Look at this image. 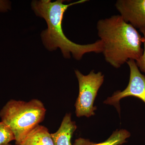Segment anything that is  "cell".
<instances>
[{"instance_id": "cell-9", "label": "cell", "mask_w": 145, "mask_h": 145, "mask_svg": "<svg viewBox=\"0 0 145 145\" xmlns=\"http://www.w3.org/2000/svg\"><path fill=\"white\" fill-rule=\"evenodd\" d=\"M131 133L125 129H117L114 131L107 140L100 143L90 142L88 139L79 138L75 140L73 145H121L126 142Z\"/></svg>"}, {"instance_id": "cell-8", "label": "cell", "mask_w": 145, "mask_h": 145, "mask_svg": "<svg viewBox=\"0 0 145 145\" xmlns=\"http://www.w3.org/2000/svg\"><path fill=\"white\" fill-rule=\"evenodd\" d=\"M16 145H54L53 140L46 127L38 125L29 131Z\"/></svg>"}, {"instance_id": "cell-5", "label": "cell", "mask_w": 145, "mask_h": 145, "mask_svg": "<svg viewBox=\"0 0 145 145\" xmlns=\"http://www.w3.org/2000/svg\"><path fill=\"white\" fill-rule=\"evenodd\" d=\"M130 69L129 82L123 91H117L112 96L108 97L104 103L115 106L120 112L119 101L128 96L137 97L145 104V75H143L137 67L135 61L129 60L127 62Z\"/></svg>"}, {"instance_id": "cell-2", "label": "cell", "mask_w": 145, "mask_h": 145, "mask_svg": "<svg viewBox=\"0 0 145 145\" xmlns=\"http://www.w3.org/2000/svg\"><path fill=\"white\" fill-rule=\"evenodd\" d=\"M97 29L103 43L102 53L113 67L119 68L129 60L137 61L142 54L144 37L120 15L99 20Z\"/></svg>"}, {"instance_id": "cell-4", "label": "cell", "mask_w": 145, "mask_h": 145, "mask_svg": "<svg viewBox=\"0 0 145 145\" xmlns=\"http://www.w3.org/2000/svg\"><path fill=\"white\" fill-rule=\"evenodd\" d=\"M79 85V93L75 103V113L78 117H89L95 115L97 109L93 106L94 101L99 88L104 81L101 72L96 73L94 70L88 75H84L78 70H75Z\"/></svg>"}, {"instance_id": "cell-6", "label": "cell", "mask_w": 145, "mask_h": 145, "mask_svg": "<svg viewBox=\"0 0 145 145\" xmlns=\"http://www.w3.org/2000/svg\"><path fill=\"white\" fill-rule=\"evenodd\" d=\"M115 6L127 23L140 30L145 29V0H118Z\"/></svg>"}, {"instance_id": "cell-3", "label": "cell", "mask_w": 145, "mask_h": 145, "mask_svg": "<svg viewBox=\"0 0 145 145\" xmlns=\"http://www.w3.org/2000/svg\"><path fill=\"white\" fill-rule=\"evenodd\" d=\"M46 109L38 99L29 102L10 100L0 111V117L11 130L16 144L44 119Z\"/></svg>"}, {"instance_id": "cell-10", "label": "cell", "mask_w": 145, "mask_h": 145, "mask_svg": "<svg viewBox=\"0 0 145 145\" xmlns=\"http://www.w3.org/2000/svg\"><path fill=\"white\" fill-rule=\"evenodd\" d=\"M15 140L13 132L8 126L0 122V145H11V141Z\"/></svg>"}, {"instance_id": "cell-11", "label": "cell", "mask_w": 145, "mask_h": 145, "mask_svg": "<svg viewBox=\"0 0 145 145\" xmlns=\"http://www.w3.org/2000/svg\"><path fill=\"white\" fill-rule=\"evenodd\" d=\"M140 31L142 33L144 38V49L141 57L136 61V65L139 70L145 73V29H140Z\"/></svg>"}, {"instance_id": "cell-12", "label": "cell", "mask_w": 145, "mask_h": 145, "mask_svg": "<svg viewBox=\"0 0 145 145\" xmlns=\"http://www.w3.org/2000/svg\"><path fill=\"white\" fill-rule=\"evenodd\" d=\"M10 9V3L8 1L0 0V12H6Z\"/></svg>"}, {"instance_id": "cell-1", "label": "cell", "mask_w": 145, "mask_h": 145, "mask_svg": "<svg viewBox=\"0 0 145 145\" xmlns=\"http://www.w3.org/2000/svg\"><path fill=\"white\" fill-rule=\"evenodd\" d=\"M87 1L80 0L69 4H64L63 0H57L53 2L50 0L32 2V9L36 15L43 18L47 24V29L41 34L44 44L47 49L52 51L59 48L65 58H70L71 54L77 60H81L86 53H102L103 43L101 40L87 44H78L68 39L63 31L62 20L66 10L71 6Z\"/></svg>"}, {"instance_id": "cell-7", "label": "cell", "mask_w": 145, "mask_h": 145, "mask_svg": "<svg viewBox=\"0 0 145 145\" xmlns=\"http://www.w3.org/2000/svg\"><path fill=\"white\" fill-rule=\"evenodd\" d=\"M77 128L75 122L71 120V114H66L59 129L51 133L54 145H72L71 139Z\"/></svg>"}]
</instances>
